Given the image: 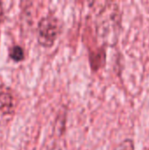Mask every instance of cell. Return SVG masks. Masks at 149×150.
I'll return each mask as SVG.
<instances>
[{
  "mask_svg": "<svg viewBox=\"0 0 149 150\" xmlns=\"http://www.w3.org/2000/svg\"><path fill=\"white\" fill-rule=\"evenodd\" d=\"M61 31L58 18L54 15L43 17L38 24V40L44 47H51Z\"/></svg>",
  "mask_w": 149,
  "mask_h": 150,
  "instance_id": "cell-1",
  "label": "cell"
},
{
  "mask_svg": "<svg viewBox=\"0 0 149 150\" xmlns=\"http://www.w3.org/2000/svg\"><path fill=\"white\" fill-rule=\"evenodd\" d=\"M14 108V97L11 90L5 84H0V111L4 114H11Z\"/></svg>",
  "mask_w": 149,
  "mask_h": 150,
  "instance_id": "cell-2",
  "label": "cell"
},
{
  "mask_svg": "<svg viewBox=\"0 0 149 150\" xmlns=\"http://www.w3.org/2000/svg\"><path fill=\"white\" fill-rule=\"evenodd\" d=\"M9 55L15 62H20L25 58V52L19 45H14L10 48Z\"/></svg>",
  "mask_w": 149,
  "mask_h": 150,
  "instance_id": "cell-3",
  "label": "cell"
},
{
  "mask_svg": "<svg viewBox=\"0 0 149 150\" xmlns=\"http://www.w3.org/2000/svg\"><path fill=\"white\" fill-rule=\"evenodd\" d=\"M115 150H134V145L132 140H125L116 148Z\"/></svg>",
  "mask_w": 149,
  "mask_h": 150,
  "instance_id": "cell-4",
  "label": "cell"
},
{
  "mask_svg": "<svg viewBox=\"0 0 149 150\" xmlns=\"http://www.w3.org/2000/svg\"><path fill=\"white\" fill-rule=\"evenodd\" d=\"M4 18V11L2 6V2H0V22L3 21Z\"/></svg>",
  "mask_w": 149,
  "mask_h": 150,
  "instance_id": "cell-5",
  "label": "cell"
}]
</instances>
